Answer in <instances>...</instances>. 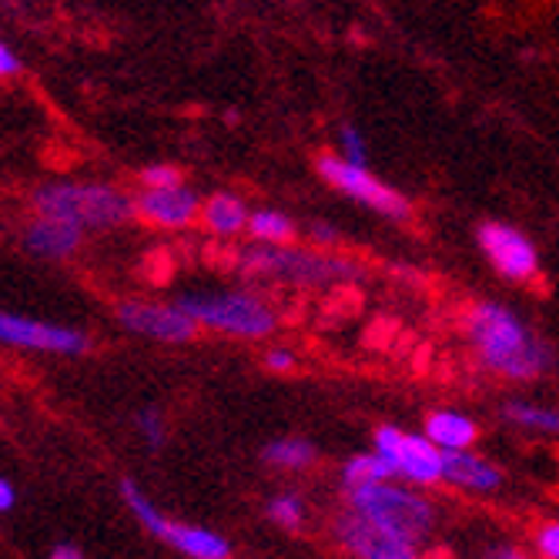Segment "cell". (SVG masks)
Here are the masks:
<instances>
[{
	"label": "cell",
	"instance_id": "21",
	"mask_svg": "<svg viewBox=\"0 0 559 559\" xmlns=\"http://www.w3.org/2000/svg\"><path fill=\"white\" fill-rule=\"evenodd\" d=\"M379 479H395V473L376 449L355 452L352 460H345V466H342V489L362 486V483H379Z\"/></svg>",
	"mask_w": 559,
	"mask_h": 559
},
{
	"label": "cell",
	"instance_id": "28",
	"mask_svg": "<svg viewBox=\"0 0 559 559\" xmlns=\"http://www.w3.org/2000/svg\"><path fill=\"white\" fill-rule=\"evenodd\" d=\"M265 369H269V372H278V376L295 372V369H298L295 352H292V348H269V352H265Z\"/></svg>",
	"mask_w": 559,
	"mask_h": 559
},
{
	"label": "cell",
	"instance_id": "4",
	"mask_svg": "<svg viewBox=\"0 0 559 559\" xmlns=\"http://www.w3.org/2000/svg\"><path fill=\"white\" fill-rule=\"evenodd\" d=\"M31 205L37 215L50 218H64L81 228H121L134 222L138 209L134 198L124 194L115 185H100V181H55V185H40L31 194Z\"/></svg>",
	"mask_w": 559,
	"mask_h": 559
},
{
	"label": "cell",
	"instance_id": "7",
	"mask_svg": "<svg viewBox=\"0 0 559 559\" xmlns=\"http://www.w3.org/2000/svg\"><path fill=\"white\" fill-rule=\"evenodd\" d=\"M476 245L483 251V259L489 262V269L502 282L530 285L539 278V269H543L539 248L523 228L499 222V218H486L476 225Z\"/></svg>",
	"mask_w": 559,
	"mask_h": 559
},
{
	"label": "cell",
	"instance_id": "9",
	"mask_svg": "<svg viewBox=\"0 0 559 559\" xmlns=\"http://www.w3.org/2000/svg\"><path fill=\"white\" fill-rule=\"evenodd\" d=\"M121 496H124V502H128V510L138 516V523H141L151 536H158V539H165L168 546H175L178 552H185V556H191V559H228V556H231V546H228L225 536H218V533H212V530H201V526L168 523V520L155 510V506H151V502L141 496V489H138L131 479L121 483Z\"/></svg>",
	"mask_w": 559,
	"mask_h": 559
},
{
	"label": "cell",
	"instance_id": "10",
	"mask_svg": "<svg viewBox=\"0 0 559 559\" xmlns=\"http://www.w3.org/2000/svg\"><path fill=\"white\" fill-rule=\"evenodd\" d=\"M118 325L144 335L151 342H168V345H185L198 335V322L181 309L178 301L165 305V301H138L128 298L118 305Z\"/></svg>",
	"mask_w": 559,
	"mask_h": 559
},
{
	"label": "cell",
	"instance_id": "30",
	"mask_svg": "<svg viewBox=\"0 0 559 559\" xmlns=\"http://www.w3.org/2000/svg\"><path fill=\"white\" fill-rule=\"evenodd\" d=\"M14 74H21V58L0 40V78H14Z\"/></svg>",
	"mask_w": 559,
	"mask_h": 559
},
{
	"label": "cell",
	"instance_id": "13",
	"mask_svg": "<svg viewBox=\"0 0 559 559\" xmlns=\"http://www.w3.org/2000/svg\"><path fill=\"white\" fill-rule=\"evenodd\" d=\"M442 483L469 496H496L506 486V473L473 449H442Z\"/></svg>",
	"mask_w": 559,
	"mask_h": 559
},
{
	"label": "cell",
	"instance_id": "14",
	"mask_svg": "<svg viewBox=\"0 0 559 559\" xmlns=\"http://www.w3.org/2000/svg\"><path fill=\"white\" fill-rule=\"evenodd\" d=\"M134 209L144 222L158 225V228H188L201 215V198L188 185L144 188L134 198Z\"/></svg>",
	"mask_w": 559,
	"mask_h": 559
},
{
	"label": "cell",
	"instance_id": "11",
	"mask_svg": "<svg viewBox=\"0 0 559 559\" xmlns=\"http://www.w3.org/2000/svg\"><path fill=\"white\" fill-rule=\"evenodd\" d=\"M0 345L50 352V355H84V352H91V335H84L81 329L50 325V322H37L27 316L0 312Z\"/></svg>",
	"mask_w": 559,
	"mask_h": 559
},
{
	"label": "cell",
	"instance_id": "12",
	"mask_svg": "<svg viewBox=\"0 0 559 559\" xmlns=\"http://www.w3.org/2000/svg\"><path fill=\"white\" fill-rule=\"evenodd\" d=\"M335 539L355 556V559H423L419 546L409 539H399L379 526H372L369 520H362L355 510L338 513L335 520Z\"/></svg>",
	"mask_w": 559,
	"mask_h": 559
},
{
	"label": "cell",
	"instance_id": "16",
	"mask_svg": "<svg viewBox=\"0 0 559 559\" xmlns=\"http://www.w3.org/2000/svg\"><path fill=\"white\" fill-rule=\"evenodd\" d=\"M499 419L530 436H546L559 439V409L549 402H533V399H506L499 405Z\"/></svg>",
	"mask_w": 559,
	"mask_h": 559
},
{
	"label": "cell",
	"instance_id": "23",
	"mask_svg": "<svg viewBox=\"0 0 559 559\" xmlns=\"http://www.w3.org/2000/svg\"><path fill=\"white\" fill-rule=\"evenodd\" d=\"M269 516H272L278 526H285V530H298L301 520H305V502H301L295 492H282V496H275V499L269 502Z\"/></svg>",
	"mask_w": 559,
	"mask_h": 559
},
{
	"label": "cell",
	"instance_id": "19",
	"mask_svg": "<svg viewBox=\"0 0 559 559\" xmlns=\"http://www.w3.org/2000/svg\"><path fill=\"white\" fill-rule=\"evenodd\" d=\"M262 460L275 469H285V473H295V469H309L316 460H319V449L309 442V439H295V436H285V439H272L265 449H262Z\"/></svg>",
	"mask_w": 559,
	"mask_h": 559
},
{
	"label": "cell",
	"instance_id": "2",
	"mask_svg": "<svg viewBox=\"0 0 559 559\" xmlns=\"http://www.w3.org/2000/svg\"><path fill=\"white\" fill-rule=\"evenodd\" d=\"M238 269L245 278L278 282L295 288H329L366 278V269L329 248H295V245H251L241 251Z\"/></svg>",
	"mask_w": 559,
	"mask_h": 559
},
{
	"label": "cell",
	"instance_id": "5",
	"mask_svg": "<svg viewBox=\"0 0 559 559\" xmlns=\"http://www.w3.org/2000/svg\"><path fill=\"white\" fill-rule=\"evenodd\" d=\"M178 305L198 325L235 338H269L278 329V312L255 292H188Z\"/></svg>",
	"mask_w": 559,
	"mask_h": 559
},
{
	"label": "cell",
	"instance_id": "1",
	"mask_svg": "<svg viewBox=\"0 0 559 559\" xmlns=\"http://www.w3.org/2000/svg\"><path fill=\"white\" fill-rule=\"evenodd\" d=\"M473 362L499 382H543L559 369L556 348L506 301L476 298L460 312Z\"/></svg>",
	"mask_w": 559,
	"mask_h": 559
},
{
	"label": "cell",
	"instance_id": "25",
	"mask_svg": "<svg viewBox=\"0 0 559 559\" xmlns=\"http://www.w3.org/2000/svg\"><path fill=\"white\" fill-rule=\"evenodd\" d=\"M138 429L147 442V449H162L165 445V419L158 409H144L138 413Z\"/></svg>",
	"mask_w": 559,
	"mask_h": 559
},
{
	"label": "cell",
	"instance_id": "20",
	"mask_svg": "<svg viewBox=\"0 0 559 559\" xmlns=\"http://www.w3.org/2000/svg\"><path fill=\"white\" fill-rule=\"evenodd\" d=\"M245 231L251 235V241H259V245H292L298 238L295 218H288L285 212H275V209L251 212Z\"/></svg>",
	"mask_w": 559,
	"mask_h": 559
},
{
	"label": "cell",
	"instance_id": "22",
	"mask_svg": "<svg viewBox=\"0 0 559 559\" xmlns=\"http://www.w3.org/2000/svg\"><path fill=\"white\" fill-rule=\"evenodd\" d=\"M338 158H345L352 165H369V141L355 124L338 128Z\"/></svg>",
	"mask_w": 559,
	"mask_h": 559
},
{
	"label": "cell",
	"instance_id": "29",
	"mask_svg": "<svg viewBox=\"0 0 559 559\" xmlns=\"http://www.w3.org/2000/svg\"><path fill=\"white\" fill-rule=\"evenodd\" d=\"M483 559H533V556L526 549L513 546V543H496V546H489L483 552Z\"/></svg>",
	"mask_w": 559,
	"mask_h": 559
},
{
	"label": "cell",
	"instance_id": "27",
	"mask_svg": "<svg viewBox=\"0 0 559 559\" xmlns=\"http://www.w3.org/2000/svg\"><path fill=\"white\" fill-rule=\"evenodd\" d=\"M305 231H309V241L319 245V248H329V251H332V248L342 245V231H338L335 225H329V222H319V218H316Z\"/></svg>",
	"mask_w": 559,
	"mask_h": 559
},
{
	"label": "cell",
	"instance_id": "17",
	"mask_svg": "<svg viewBox=\"0 0 559 559\" xmlns=\"http://www.w3.org/2000/svg\"><path fill=\"white\" fill-rule=\"evenodd\" d=\"M423 436L439 449H473L479 439V426L460 409H432L423 423Z\"/></svg>",
	"mask_w": 559,
	"mask_h": 559
},
{
	"label": "cell",
	"instance_id": "24",
	"mask_svg": "<svg viewBox=\"0 0 559 559\" xmlns=\"http://www.w3.org/2000/svg\"><path fill=\"white\" fill-rule=\"evenodd\" d=\"M138 181L141 188H175V185H185V175L175 165H147L141 168Z\"/></svg>",
	"mask_w": 559,
	"mask_h": 559
},
{
	"label": "cell",
	"instance_id": "15",
	"mask_svg": "<svg viewBox=\"0 0 559 559\" xmlns=\"http://www.w3.org/2000/svg\"><path fill=\"white\" fill-rule=\"evenodd\" d=\"M81 235H84V228L74 225V222L37 215V218H31L24 225L21 241H24V248L31 251V255L47 259V262H61V259H71L74 251L81 248Z\"/></svg>",
	"mask_w": 559,
	"mask_h": 559
},
{
	"label": "cell",
	"instance_id": "3",
	"mask_svg": "<svg viewBox=\"0 0 559 559\" xmlns=\"http://www.w3.org/2000/svg\"><path fill=\"white\" fill-rule=\"evenodd\" d=\"M348 510H355L372 526L409 539L416 546L429 543L439 530V506L416 486H399L395 479H379V483H362L345 489Z\"/></svg>",
	"mask_w": 559,
	"mask_h": 559
},
{
	"label": "cell",
	"instance_id": "6",
	"mask_svg": "<svg viewBox=\"0 0 559 559\" xmlns=\"http://www.w3.org/2000/svg\"><path fill=\"white\" fill-rule=\"evenodd\" d=\"M316 171L329 188H335L338 194L355 201V205L382 215L385 222L402 225V222L413 218V201L405 198L399 188H392L389 181H382L379 175H372L369 165H352L338 155H319Z\"/></svg>",
	"mask_w": 559,
	"mask_h": 559
},
{
	"label": "cell",
	"instance_id": "26",
	"mask_svg": "<svg viewBox=\"0 0 559 559\" xmlns=\"http://www.w3.org/2000/svg\"><path fill=\"white\" fill-rule=\"evenodd\" d=\"M533 546L539 559H559V520L539 523V530L533 533Z\"/></svg>",
	"mask_w": 559,
	"mask_h": 559
},
{
	"label": "cell",
	"instance_id": "8",
	"mask_svg": "<svg viewBox=\"0 0 559 559\" xmlns=\"http://www.w3.org/2000/svg\"><path fill=\"white\" fill-rule=\"evenodd\" d=\"M372 449L392 466L395 479L416 489H432L442 483V449L423 432H405L399 426H379Z\"/></svg>",
	"mask_w": 559,
	"mask_h": 559
},
{
	"label": "cell",
	"instance_id": "18",
	"mask_svg": "<svg viewBox=\"0 0 559 559\" xmlns=\"http://www.w3.org/2000/svg\"><path fill=\"white\" fill-rule=\"evenodd\" d=\"M248 205L238 198V194H228V191H218L212 198L201 201V222H205L215 235L222 238H231V235H241L248 228Z\"/></svg>",
	"mask_w": 559,
	"mask_h": 559
},
{
	"label": "cell",
	"instance_id": "31",
	"mask_svg": "<svg viewBox=\"0 0 559 559\" xmlns=\"http://www.w3.org/2000/svg\"><path fill=\"white\" fill-rule=\"evenodd\" d=\"M14 502H17V492L8 479H0V513H11L14 510Z\"/></svg>",
	"mask_w": 559,
	"mask_h": 559
},
{
	"label": "cell",
	"instance_id": "32",
	"mask_svg": "<svg viewBox=\"0 0 559 559\" xmlns=\"http://www.w3.org/2000/svg\"><path fill=\"white\" fill-rule=\"evenodd\" d=\"M47 559H84V552H81L78 546H71V543H61V546L50 549Z\"/></svg>",
	"mask_w": 559,
	"mask_h": 559
}]
</instances>
